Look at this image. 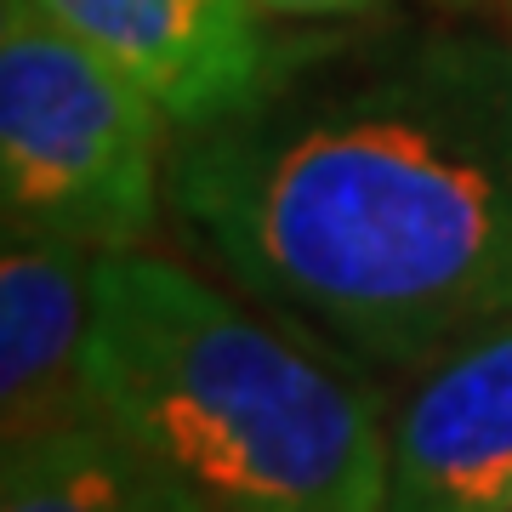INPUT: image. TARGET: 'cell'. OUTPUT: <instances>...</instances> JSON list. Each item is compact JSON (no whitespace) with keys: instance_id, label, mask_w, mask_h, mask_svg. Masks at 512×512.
I'll return each mask as SVG.
<instances>
[{"instance_id":"obj_1","label":"cell","mask_w":512,"mask_h":512,"mask_svg":"<svg viewBox=\"0 0 512 512\" xmlns=\"http://www.w3.org/2000/svg\"><path fill=\"white\" fill-rule=\"evenodd\" d=\"M165 183L262 308L370 365L433 359L512 313V40L279 52L239 114L183 131Z\"/></svg>"},{"instance_id":"obj_2","label":"cell","mask_w":512,"mask_h":512,"mask_svg":"<svg viewBox=\"0 0 512 512\" xmlns=\"http://www.w3.org/2000/svg\"><path fill=\"white\" fill-rule=\"evenodd\" d=\"M302 336L165 256L97 251V416L154 450L205 512H382L376 399Z\"/></svg>"},{"instance_id":"obj_3","label":"cell","mask_w":512,"mask_h":512,"mask_svg":"<svg viewBox=\"0 0 512 512\" xmlns=\"http://www.w3.org/2000/svg\"><path fill=\"white\" fill-rule=\"evenodd\" d=\"M165 109L57 29L35 0L0 6V205L6 228L126 251L160 217Z\"/></svg>"},{"instance_id":"obj_4","label":"cell","mask_w":512,"mask_h":512,"mask_svg":"<svg viewBox=\"0 0 512 512\" xmlns=\"http://www.w3.org/2000/svg\"><path fill=\"white\" fill-rule=\"evenodd\" d=\"M382 512H512V313L433 353L404 393Z\"/></svg>"},{"instance_id":"obj_5","label":"cell","mask_w":512,"mask_h":512,"mask_svg":"<svg viewBox=\"0 0 512 512\" xmlns=\"http://www.w3.org/2000/svg\"><path fill=\"white\" fill-rule=\"evenodd\" d=\"M40 12L131 74L177 131L217 126L279 63L256 0H35Z\"/></svg>"},{"instance_id":"obj_6","label":"cell","mask_w":512,"mask_h":512,"mask_svg":"<svg viewBox=\"0 0 512 512\" xmlns=\"http://www.w3.org/2000/svg\"><path fill=\"white\" fill-rule=\"evenodd\" d=\"M97 251L6 228L0 256V433L6 444L97 416L86 376Z\"/></svg>"},{"instance_id":"obj_7","label":"cell","mask_w":512,"mask_h":512,"mask_svg":"<svg viewBox=\"0 0 512 512\" xmlns=\"http://www.w3.org/2000/svg\"><path fill=\"white\" fill-rule=\"evenodd\" d=\"M0 512H205L200 495L109 416L6 444Z\"/></svg>"},{"instance_id":"obj_8","label":"cell","mask_w":512,"mask_h":512,"mask_svg":"<svg viewBox=\"0 0 512 512\" xmlns=\"http://www.w3.org/2000/svg\"><path fill=\"white\" fill-rule=\"evenodd\" d=\"M274 23H336V18H365L393 0H256Z\"/></svg>"},{"instance_id":"obj_9","label":"cell","mask_w":512,"mask_h":512,"mask_svg":"<svg viewBox=\"0 0 512 512\" xmlns=\"http://www.w3.org/2000/svg\"><path fill=\"white\" fill-rule=\"evenodd\" d=\"M507 29H512V0H507Z\"/></svg>"}]
</instances>
